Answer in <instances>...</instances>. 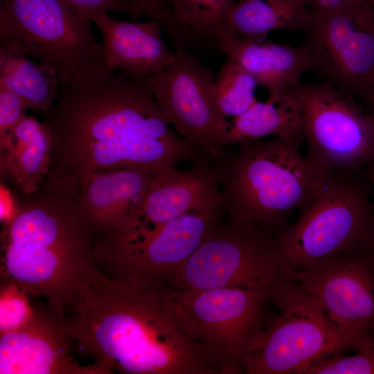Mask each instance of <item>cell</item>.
<instances>
[{
    "label": "cell",
    "mask_w": 374,
    "mask_h": 374,
    "mask_svg": "<svg viewBox=\"0 0 374 374\" xmlns=\"http://www.w3.org/2000/svg\"><path fill=\"white\" fill-rule=\"evenodd\" d=\"M302 32L311 71L358 103L374 105V8L369 1L312 12Z\"/></svg>",
    "instance_id": "12"
},
{
    "label": "cell",
    "mask_w": 374,
    "mask_h": 374,
    "mask_svg": "<svg viewBox=\"0 0 374 374\" xmlns=\"http://www.w3.org/2000/svg\"><path fill=\"white\" fill-rule=\"evenodd\" d=\"M290 268L276 234L228 217L210 229L168 286L179 290L235 287L271 296Z\"/></svg>",
    "instance_id": "6"
},
{
    "label": "cell",
    "mask_w": 374,
    "mask_h": 374,
    "mask_svg": "<svg viewBox=\"0 0 374 374\" xmlns=\"http://www.w3.org/2000/svg\"><path fill=\"white\" fill-rule=\"evenodd\" d=\"M168 287L176 314L206 362L217 374L244 373L245 360L263 332V309L271 296L235 287Z\"/></svg>",
    "instance_id": "7"
},
{
    "label": "cell",
    "mask_w": 374,
    "mask_h": 374,
    "mask_svg": "<svg viewBox=\"0 0 374 374\" xmlns=\"http://www.w3.org/2000/svg\"><path fill=\"white\" fill-rule=\"evenodd\" d=\"M270 300L280 313L265 326L245 360L244 373L301 374L319 359L357 348L321 304L289 276L278 284Z\"/></svg>",
    "instance_id": "8"
},
{
    "label": "cell",
    "mask_w": 374,
    "mask_h": 374,
    "mask_svg": "<svg viewBox=\"0 0 374 374\" xmlns=\"http://www.w3.org/2000/svg\"><path fill=\"white\" fill-rule=\"evenodd\" d=\"M148 78L115 73L98 62L60 83L53 105L42 113L51 136L50 170L81 189L96 172L155 173L201 159L168 122Z\"/></svg>",
    "instance_id": "1"
},
{
    "label": "cell",
    "mask_w": 374,
    "mask_h": 374,
    "mask_svg": "<svg viewBox=\"0 0 374 374\" xmlns=\"http://www.w3.org/2000/svg\"><path fill=\"white\" fill-rule=\"evenodd\" d=\"M235 0H167L175 20L210 46L229 34L226 14Z\"/></svg>",
    "instance_id": "24"
},
{
    "label": "cell",
    "mask_w": 374,
    "mask_h": 374,
    "mask_svg": "<svg viewBox=\"0 0 374 374\" xmlns=\"http://www.w3.org/2000/svg\"><path fill=\"white\" fill-rule=\"evenodd\" d=\"M370 116L374 125V111L370 114Z\"/></svg>",
    "instance_id": "33"
},
{
    "label": "cell",
    "mask_w": 374,
    "mask_h": 374,
    "mask_svg": "<svg viewBox=\"0 0 374 374\" xmlns=\"http://www.w3.org/2000/svg\"><path fill=\"white\" fill-rule=\"evenodd\" d=\"M354 355L335 353L312 363L301 374H374V337L363 343Z\"/></svg>",
    "instance_id": "26"
},
{
    "label": "cell",
    "mask_w": 374,
    "mask_h": 374,
    "mask_svg": "<svg viewBox=\"0 0 374 374\" xmlns=\"http://www.w3.org/2000/svg\"><path fill=\"white\" fill-rule=\"evenodd\" d=\"M313 12H323L335 10L368 0H308Z\"/></svg>",
    "instance_id": "31"
},
{
    "label": "cell",
    "mask_w": 374,
    "mask_h": 374,
    "mask_svg": "<svg viewBox=\"0 0 374 374\" xmlns=\"http://www.w3.org/2000/svg\"><path fill=\"white\" fill-rule=\"evenodd\" d=\"M287 276L321 304L357 348L374 336V250L337 255L303 269L290 268Z\"/></svg>",
    "instance_id": "14"
},
{
    "label": "cell",
    "mask_w": 374,
    "mask_h": 374,
    "mask_svg": "<svg viewBox=\"0 0 374 374\" xmlns=\"http://www.w3.org/2000/svg\"><path fill=\"white\" fill-rule=\"evenodd\" d=\"M36 310L29 296L10 280L1 277L0 334L16 330L27 323Z\"/></svg>",
    "instance_id": "27"
},
{
    "label": "cell",
    "mask_w": 374,
    "mask_h": 374,
    "mask_svg": "<svg viewBox=\"0 0 374 374\" xmlns=\"http://www.w3.org/2000/svg\"><path fill=\"white\" fill-rule=\"evenodd\" d=\"M89 20L103 38V62L111 71L136 78L150 77L165 69L175 60L162 37L163 28L154 19L145 22L125 21L100 11Z\"/></svg>",
    "instance_id": "18"
},
{
    "label": "cell",
    "mask_w": 374,
    "mask_h": 374,
    "mask_svg": "<svg viewBox=\"0 0 374 374\" xmlns=\"http://www.w3.org/2000/svg\"><path fill=\"white\" fill-rule=\"evenodd\" d=\"M369 3L372 5V6L374 8V0H368Z\"/></svg>",
    "instance_id": "34"
},
{
    "label": "cell",
    "mask_w": 374,
    "mask_h": 374,
    "mask_svg": "<svg viewBox=\"0 0 374 374\" xmlns=\"http://www.w3.org/2000/svg\"><path fill=\"white\" fill-rule=\"evenodd\" d=\"M223 214L192 212L151 229L98 238L96 265L107 276L132 283L168 285Z\"/></svg>",
    "instance_id": "10"
},
{
    "label": "cell",
    "mask_w": 374,
    "mask_h": 374,
    "mask_svg": "<svg viewBox=\"0 0 374 374\" xmlns=\"http://www.w3.org/2000/svg\"><path fill=\"white\" fill-rule=\"evenodd\" d=\"M152 19L162 21L168 15L169 8L166 0H131Z\"/></svg>",
    "instance_id": "30"
},
{
    "label": "cell",
    "mask_w": 374,
    "mask_h": 374,
    "mask_svg": "<svg viewBox=\"0 0 374 374\" xmlns=\"http://www.w3.org/2000/svg\"><path fill=\"white\" fill-rule=\"evenodd\" d=\"M94 266L64 321L74 350L106 374H217L184 329L168 285L132 283Z\"/></svg>",
    "instance_id": "2"
},
{
    "label": "cell",
    "mask_w": 374,
    "mask_h": 374,
    "mask_svg": "<svg viewBox=\"0 0 374 374\" xmlns=\"http://www.w3.org/2000/svg\"><path fill=\"white\" fill-rule=\"evenodd\" d=\"M51 136L42 121L26 116L14 130L8 144L0 150L1 172L24 195L36 191L51 166Z\"/></svg>",
    "instance_id": "20"
},
{
    "label": "cell",
    "mask_w": 374,
    "mask_h": 374,
    "mask_svg": "<svg viewBox=\"0 0 374 374\" xmlns=\"http://www.w3.org/2000/svg\"><path fill=\"white\" fill-rule=\"evenodd\" d=\"M188 170L153 174L134 229H151L192 212L225 213L214 163L201 159Z\"/></svg>",
    "instance_id": "16"
},
{
    "label": "cell",
    "mask_w": 374,
    "mask_h": 374,
    "mask_svg": "<svg viewBox=\"0 0 374 374\" xmlns=\"http://www.w3.org/2000/svg\"><path fill=\"white\" fill-rule=\"evenodd\" d=\"M64 322L36 310L23 326L0 334V374H106L96 364L75 362Z\"/></svg>",
    "instance_id": "15"
},
{
    "label": "cell",
    "mask_w": 374,
    "mask_h": 374,
    "mask_svg": "<svg viewBox=\"0 0 374 374\" xmlns=\"http://www.w3.org/2000/svg\"><path fill=\"white\" fill-rule=\"evenodd\" d=\"M0 47L37 59L60 83L103 62L91 21L61 0H2Z\"/></svg>",
    "instance_id": "9"
},
{
    "label": "cell",
    "mask_w": 374,
    "mask_h": 374,
    "mask_svg": "<svg viewBox=\"0 0 374 374\" xmlns=\"http://www.w3.org/2000/svg\"><path fill=\"white\" fill-rule=\"evenodd\" d=\"M153 174L142 169L122 168L96 172L89 177L80 189V204L97 238L135 227Z\"/></svg>",
    "instance_id": "17"
},
{
    "label": "cell",
    "mask_w": 374,
    "mask_h": 374,
    "mask_svg": "<svg viewBox=\"0 0 374 374\" xmlns=\"http://www.w3.org/2000/svg\"><path fill=\"white\" fill-rule=\"evenodd\" d=\"M256 80L236 60L226 57L215 80V100L220 114L228 121L244 113L258 99Z\"/></svg>",
    "instance_id": "25"
},
{
    "label": "cell",
    "mask_w": 374,
    "mask_h": 374,
    "mask_svg": "<svg viewBox=\"0 0 374 374\" xmlns=\"http://www.w3.org/2000/svg\"><path fill=\"white\" fill-rule=\"evenodd\" d=\"M215 75L193 54L175 50L172 63L149 77L154 96L177 133L214 162L226 154L229 121L215 100Z\"/></svg>",
    "instance_id": "13"
},
{
    "label": "cell",
    "mask_w": 374,
    "mask_h": 374,
    "mask_svg": "<svg viewBox=\"0 0 374 374\" xmlns=\"http://www.w3.org/2000/svg\"><path fill=\"white\" fill-rule=\"evenodd\" d=\"M79 185L50 170L6 222L1 277L44 299L64 322L95 265L96 234L80 204Z\"/></svg>",
    "instance_id": "3"
},
{
    "label": "cell",
    "mask_w": 374,
    "mask_h": 374,
    "mask_svg": "<svg viewBox=\"0 0 374 374\" xmlns=\"http://www.w3.org/2000/svg\"><path fill=\"white\" fill-rule=\"evenodd\" d=\"M302 117L306 154L328 172H360L374 163V125L350 96L325 81L287 90Z\"/></svg>",
    "instance_id": "11"
},
{
    "label": "cell",
    "mask_w": 374,
    "mask_h": 374,
    "mask_svg": "<svg viewBox=\"0 0 374 374\" xmlns=\"http://www.w3.org/2000/svg\"><path fill=\"white\" fill-rule=\"evenodd\" d=\"M238 145L235 154L213 162L226 213L276 235L331 175L300 145L276 137Z\"/></svg>",
    "instance_id": "4"
},
{
    "label": "cell",
    "mask_w": 374,
    "mask_h": 374,
    "mask_svg": "<svg viewBox=\"0 0 374 374\" xmlns=\"http://www.w3.org/2000/svg\"><path fill=\"white\" fill-rule=\"evenodd\" d=\"M368 179L374 186V163L367 168Z\"/></svg>",
    "instance_id": "32"
},
{
    "label": "cell",
    "mask_w": 374,
    "mask_h": 374,
    "mask_svg": "<svg viewBox=\"0 0 374 374\" xmlns=\"http://www.w3.org/2000/svg\"><path fill=\"white\" fill-rule=\"evenodd\" d=\"M55 73L28 56L0 47V87L19 97L28 109L44 113L59 87Z\"/></svg>",
    "instance_id": "23"
},
{
    "label": "cell",
    "mask_w": 374,
    "mask_h": 374,
    "mask_svg": "<svg viewBox=\"0 0 374 374\" xmlns=\"http://www.w3.org/2000/svg\"><path fill=\"white\" fill-rule=\"evenodd\" d=\"M276 137L299 145L304 142L302 117L296 98L289 92L257 100L248 110L229 121L224 146Z\"/></svg>",
    "instance_id": "21"
},
{
    "label": "cell",
    "mask_w": 374,
    "mask_h": 374,
    "mask_svg": "<svg viewBox=\"0 0 374 374\" xmlns=\"http://www.w3.org/2000/svg\"><path fill=\"white\" fill-rule=\"evenodd\" d=\"M312 10L308 0H238L229 8L226 28L237 37H266L283 30L302 31Z\"/></svg>",
    "instance_id": "22"
},
{
    "label": "cell",
    "mask_w": 374,
    "mask_h": 374,
    "mask_svg": "<svg viewBox=\"0 0 374 374\" xmlns=\"http://www.w3.org/2000/svg\"><path fill=\"white\" fill-rule=\"evenodd\" d=\"M28 109L17 96L0 87V150L9 143L12 132Z\"/></svg>",
    "instance_id": "28"
},
{
    "label": "cell",
    "mask_w": 374,
    "mask_h": 374,
    "mask_svg": "<svg viewBox=\"0 0 374 374\" xmlns=\"http://www.w3.org/2000/svg\"><path fill=\"white\" fill-rule=\"evenodd\" d=\"M82 18L96 12H116L127 15L133 19L144 15L142 10L131 0H61Z\"/></svg>",
    "instance_id": "29"
},
{
    "label": "cell",
    "mask_w": 374,
    "mask_h": 374,
    "mask_svg": "<svg viewBox=\"0 0 374 374\" xmlns=\"http://www.w3.org/2000/svg\"><path fill=\"white\" fill-rule=\"evenodd\" d=\"M292 269L374 250V206L359 172H333L297 219L277 233Z\"/></svg>",
    "instance_id": "5"
},
{
    "label": "cell",
    "mask_w": 374,
    "mask_h": 374,
    "mask_svg": "<svg viewBox=\"0 0 374 374\" xmlns=\"http://www.w3.org/2000/svg\"><path fill=\"white\" fill-rule=\"evenodd\" d=\"M220 51L236 60L264 87L269 96L286 92L311 71L304 48L279 44L266 37H240L228 34L217 44Z\"/></svg>",
    "instance_id": "19"
}]
</instances>
